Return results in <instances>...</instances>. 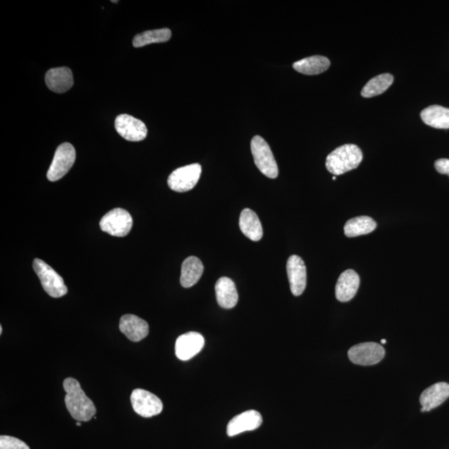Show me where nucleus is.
I'll use <instances>...</instances> for the list:
<instances>
[{
  "mask_svg": "<svg viewBox=\"0 0 449 449\" xmlns=\"http://www.w3.org/2000/svg\"><path fill=\"white\" fill-rule=\"evenodd\" d=\"M77 425H78V426H81V423H80V422H78Z\"/></svg>",
  "mask_w": 449,
  "mask_h": 449,
  "instance_id": "c756f323",
  "label": "nucleus"
},
{
  "mask_svg": "<svg viewBox=\"0 0 449 449\" xmlns=\"http://www.w3.org/2000/svg\"><path fill=\"white\" fill-rule=\"evenodd\" d=\"M286 271L292 294L295 296L302 295L307 282V267L304 260L298 255H291L287 260Z\"/></svg>",
  "mask_w": 449,
  "mask_h": 449,
  "instance_id": "f8f14e48",
  "label": "nucleus"
},
{
  "mask_svg": "<svg viewBox=\"0 0 449 449\" xmlns=\"http://www.w3.org/2000/svg\"><path fill=\"white\" fill-rule=\"evenodd\" d=\"M449 397V384L447 383H437L431 385L426 389L420 396V403L422 407L426 408L429 412L434 408L441 406Z\"/></svg>",
  "mask_w": 449,
  "mask_h": 449,
  "instance_id": "f3484780",
  "label": "nucleus"
},
{
  "mask_svg": "<svg viewBox=\"0 0 449 449\" xmlns=\"http://www.w3.org/2000/svg\"><path fill=\"white\" fill-rule=\"evenodd\" d=\"M64 389L66 407L71 416L79 422L91 420L96 415V407L81 388L79 382L74 378H67L64 381Z\"/></svg>",
  "mask_w": 449,
  "mask_h": 449,
  "instance_id": "f257e3e1",
  "label": "nucleus"
},
{
  "mask_svg": "<svg viewBox=\"0 0 449 449\" xmlns=\"http://www.w3.org/2000/svg\"><path fill=\"white\" fill-rule=\"evenodd\" d=\"M361 279L353 269H347L341 274L335 286L337 300L341 302H347L356 296Z\"/></svg>",
  "mask_w": 449,
  "mask_h": 449,
  "instance_id": "dca6fc26",
  "label": "nucleus"
},
{
  "mask_svg": "<svg viewBox=\"0 0 449 449\" xmlns=\"http://www.w3.org/2000/svg\"><path fill=\"white\" fill-rule=\"evenodd\" d=\"M255 166L264 176L275 179L279 174L275 157L268 143L260 136H255L250 143Z\"/></svg>",
  "mask_w": 449,
  "mask_h": 449,
  "instance_id": "7ed1b4c3",
  "label": "nucleus"
},
{
  "mask_svg": "<svg viewBox=\"0 0 449 449\" xmlns=\"http://www.w3.org/2000/svg\"><path fill=\"white\" fill-rule=\"evenodd\" d=\"M239 226L242 233L249 239L253 241H258L263 236V228L260 223L258 215L253 210L246 208L242 210Z\"/></svg>",
  "mask_w": 449,
  "mask_h": 449,
  "instance_id": "6ab92c4d",
  "label": "nucleus"
},
{
  "mask_svg": "<svg viewBox=\"0 0 449 449\" xmlns=\"http://www.w3.org/2000/svg\"><path fill=\"white\" fill-rule=\"evenodd\" d=\"M119 330L129 340L138 342L149 333V326L147 321L134 314H125L121 318Z\"/></svg>",
  "mask_w": 449,
  "mask_h": 449,
  "instance_id": "4468645a",
  "label": "nucleus"
},
{
  "mask_svg": "<svg viewBox=\"0 0 449 449\" xmlns=\"http://www.w3.org/2000/svg\"><path fill=\"white\" fill-rule=\"evenodd\" d=\"M115 128L121 137L130 142L145 140L147 135L145 123L128 114L116 116Z\"/></svg>",
  "mask_w": 449,
  "mask_h": 449,
  "instance_id": "9d476101",
  "label": "nucleus"
},
{
  "mask_svg": "<svg viewBox=\"0 0 449 449\" xmlns=\"http://www.w3.org/2000/svg\"><path fill=\"white\" fill-rule=\"evenodd\" d=\"M386 343H387V340H381V344H386Z\"/></svg>",
  "mask_w": 449,
  "mask_h": 449,
  "instance_id": "cd10ccee",
  "label": "nucleus"
},
{
  "mask_svg": "<svg viewBox=\"0 0 449 449\" xmlns=\"http://www.w3.org/2000/svg\"><path fill=\"white\" fill-rule=\"evenodd\" d=\"M201 174L200 164H191L174 170L170 175L168 186L174 192H186L194 188Z\"/></svg>",
  "mask_w": 449,
  "mask_h": 449,
  "instance_id": "0eeeda50",
  "label": "nucleus"
},
{
  "mask_svg": "<svg viewBox=\"0 0 449 449\" xmlns=\"http://www.w3.org/2000/svg\"><path fill=\"white\" fill-rule=\"evenodd\" d=\"M262 416L258 411L248 410L236 415L229 422L227 433L229 437L257 429L262 424Z\"/></svg>",
  "mask_w": 449,
  "mask_h": 449,
  "instance_id": "ddd939ff",
  "label": "nucleus"
},
{
  "mask_svg": "<svg viewBox=\"0 0 449 449\" xmlns=\"http://www.w3.org/2000/svg\"><path fill=\"white\" fill-rule=\"evenodd\" d=\"M384 356L385 350L383 347L373 342L354 345L348 352L350 361L363 366L376 365L384 358Z\"/></svg>",
  "mask_w": 449,
  "mask_h": 449,
  "instance_id": "1a4fd4ad",
  "label": "nucleus"
},
{
  "mask_svg": "<svg viewBox=\"0 0 449 449\" xmlns=\"http://www.w3.org/2000/svg\"><path fill=\"white\" fill-rule=\"evenodd\" d=\"M333 180H334V181H335V180H336V177L335 176L333 177Z\"/></svg>",
  "mask_w": 449,
  "mask_h": 449,
  "instance_id": "7c9ffc66",
  "label": "nucleus"
},
{
  "mask_svg": "<svg viewBox=\"0 0 449 449\" xmlns=\"http://www.w3.org/2000/svg\"><path fill=\"white\" fill-rule=\"evenodd\" d=\"M204 267L201 260L196 257H189L184 260L182 266L181 274V285L184 288H190V287L196 284L203 274Z\"/></svg>",
  "mask_w": 449,
  "mask_h": 449,
  "instance_id": "aec40b11",
  "label": "nucleus"
},
{
  "mask_svg": "<svg viewBox=\"0 0 449 449\" xmlns=\"http://www.w3.org/2000/svg\"><path fill=\"white\" fill-rule=\"evenodd\" d=\"M131 215L122 208H115L110 210L100 221V228L102 232L109 233L116 237H123L128 235L133 227Z\"/></svg>",
  "mask_w": 449,
  "mask_h": 449,
  "instance_id": "39448f33",
  "label": "nucleus"
},
{
  "mask_svg": "<svg viewBox=\"0 0 449 449\" xmlns=\"http://www.w3.org/2000/svg\"><path fill=\"white\" fill-rule=\"evenodd\" d=\"M131 403L134 411L143 417L159 415L163 410V403L159 397L142 389L133 390Z\"/></svg>",
  "mask_w": 449,
  "mask_h": 449,
  "instance_id": "6e6552de",
  "label": "nucleus"
},
{
  "mask_svg": "<svg viewBox=\"0 0 449 449\" xmlns=\"http://www.w3.org/2000/svg\"><path fill=\"white\" fill-rule=\"evenodd\" d=\"M215 289L220 307L224 309H232L236 307L239 297L235 283L230 278H220Z\"/></svg>",
  "mask_w": 449,
  "mask_h": 449,
  "instance_id": "a211bd4d",
  "label": "nucleus"
},
{
  "mask_svg": "<svg viewBox=\"0 0 449 449\" xmlns=\"http://www.w3.org/2000/svg\"><path fill=\"white\" fill-rule=\"evenodd\" d=\"M421 119L430 127L438 129L449 128V109L438 105L426 107L421 112Z\"/></svg>",
  "mask_w": 449,
  "mask_h": 449,
  "instance_id": "412c9836",
  "label": "nucleus"
},
{
  "mask_svg": "<svg viewBox=\"0 0 449 449\" xmlns=\"http://www.w3.org/2000/svg\"><path fill=\"white\" fill-rule=\"evenodd\" d=\"M394 82L393 75L384 74L376 76L368 82L361 91L363 98H373L384 93Z\"/></svg>",
  "mask_w": 449,
  "mask_h": 449,
  "instance_id": "b1692460",
  "label": "nucleus"
},
{
  "mask_svg": "<svg viewBox=\"0 0 449 449\" xmlns=\"http://www.w3.org/2000/svg\"><path fill=\"white\" fill-rule=\"evenodd\" d=\"M76 160V152L73 145L69 142L62 143L58 146L51 168L47 173V177L51 182H56L64 177L73 167Z\"/></svg>",
  "mask_w": 449,
  "mask_h": 449,
  "instance_id": "423d86ee",
  "label": "nucleus"
},
{
  "mask_svg": "<svg viewBox=\"0 0 449 449\" xmlns=\"http://www.w3.org/2000/svg\"><path fill=\"white\" fill-rule=\"evenodd\" d=\"M112 3H118L119 1H111Z\"/></svg>",
  "mask_w": 449,
  "mask_h": 449,
  "instance_id": "2f4dec72",
  "label": "nucleus"
},
{
  "mask_svg": "<svg viewBox=\"0 0 449 449\" xmlns=\"http://www.w3.org/2000/svg\"><path fill=\"white\" fill-rule=\"evenodd\" d=\"M2 332H3V328L1 326V327H0V334H2Z\"/></svg>",
  "mask_w": 449,
  "mask_h": 449,
  "instance_id": "c85d7f7f",
  "label": "nucleus"
},
{
  "mask_svg": "<svg viewBox=\"0 0 449 449\" xmlns=\"http://www.w3.org/2000/svg\"><path fill=\"white\" fill-rule=\"evenodd\" d=\"M330 66V61L324 56H312L295 62L294 69L305 75H317L324 73Z\"/></svg>",
  "mask_w": 449,
  "mask_h": 449,
  "instance_id": "4be33fe9",
  "label": "nucleus"
},
{
  "mask_svg": "<svg viewBox=\"0 0 449 449\" xmlns=\"http://www.w3.org/2000/svg\"><path fill=\"white\" fill-rule=\"evenodd\" d=\"M363 160V154L358 146L345 145L331 152L326 159V168L335 176H339L358 167Z\"/></svg>",
  "mask_w": 449,
  "mask_h": 449,
  "instance_id": "f03ea898",
  "label": "nucleus"
},
{
  "mask_svg": "<svg viewBox=\"0 0 449 449\" xmlns=\"http://www.w3.org/2000/svg\"><path fill=\"white\" fill-rule=\"evenodd\" d=\"M376 227L377 224L374 220L366 215H362V217L349 220L344 224V230L347 237H356L369 234L374 232Z\"/></svg>",
  "mask_w": 449,
  "mask_h": 449,
  "instance_id": "5701e85b",
  "label": "nucleus"
},
{
  "mask_svg": "<svg viewBox=\"0 0 449 449\" xmlns=\"http://www.w3.org/2000/svg\"><path fill=\"white\" fill-rule=\"evenodd\" d=\"M170 37L172 32L169 29L145 31L135 36L133 44L135 48H141L151 43L167 42Z\"/></svg>",
  "mask_w": 449,
  "mask_h": 449,
  "instance_id": "393cba45",
  "label": "nucleus"
},
{
  "mask_svg": "<svg viewBox=\"0 0 449 449\" xmlns=\"http://www.w3.org/2000/svg\"><path fill=\"white\" fill-rule=\"evenodd\" d=\"M435 169L441 174H447L449 176V159H442L435 161Z\"/></svg>",
  "mask_w": 449,
  "mask_h": 449,
  "instance_id": "bb28decb",
  "label": "nucleus"
},
{
  "mask_svg": "<svg viewBox=\"0 0 449 449\" xmlns=\"http://www.w3.org/2000/svg\"><path fill=\"white\" fill-rule=\"evenodd\" d=\"M205 344L204 337L197 332L179 336L175 345V352L180 361H187L201 352Z\"/></svg>",
  "mask_w": 449,
  "mask_h": 449,
  "instance_id": "9b49d317",
  "label": "nucleus"
},
{
  "mask_svg": "<svg viewBox=\"0 0 449 449\" xmlns=\"http://www.w3.org/2000/svg\"><path fill=\"white\" fill-rule=\"evenodd\" d=\"M45 83L48 89L57 93H62L73 87L74 76L69 67H61L49 69L45 75Z\"/></svg>",
  "mask_w": 449,
  "mask_h": 449,
  "instance_id": "2eb2a0df",
  "label": "nucleus"
},
{
  "mask_svg": "<svg viewBox=\"0 0 449 449\" xmlns=\"http://www.w3.org/2000/svg\"><path fill=\"white\" fill-rule=\"evenodd\" d=\"M0 449H30L25 442L21 441L20 439L11 437L4 436L2 435L0 437Z\"/></svg>",
  "mask_w": 449,
  "mask_h": 449,
  "instance_id": "a878e982",
  "label": "nucleus"
},
{
  "mask_svg": "<svg viewBox=\"0 0 449 449\" xmlns=\"http://www.w3.org/2000/svg\"><path fill=\"white\" fill-rule=\"evenodd\" d=\"M33 267L41 281L43 288L53 298H60L67 293L64 279L43 260L35 259Z\"/></svg>",
  "mask_w": 449,
  "mask_h": 449,
  "instance_id": "20e7f679",
  "label": "nucleus"
}]
</instances>
